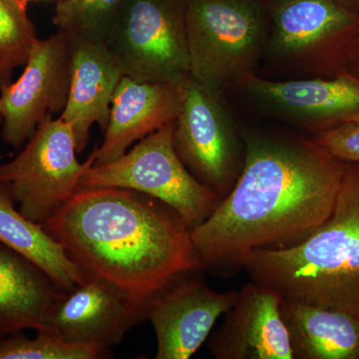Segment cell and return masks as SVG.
<instances>
[{"label":"cell","instance_id":"24","mask_svg":"<svg viewBox=\"0 0 359 359\" xmlns=\"http://www.w3.org/2000/svg\"><path fill=\"white\" fill-rule=\"evenodd\" d=\"M13 70V68H11L2 59H0V88L11 82Z\"/></svg>","mask_w":359,"mask_h":359},{"label":"cell","instance_id":"20","mask_svg":"<svg viewBox=\"0 0 359 359\" xmlns=\"http://www.w3.org/2000/svg\"><path fill=\"white\" fill-rule=\"evenodd\" d=\"M127 0H59L53 25L70 37L106 43Z\"/></svg>","mask_w":359,"mask_h":359},{"label":"cell","instance_id":"13","mask_svg":"<svg viewBox=\"0 0 359 359\" xmlns=\"http://www.w3.org/2000/svg\"><path fill=\"white\" fill-rule=\"evenodd\" d=\"M143 314L122 292L95 276H85L52 306L41 332L68 344L93 346L109 351Z\"/></svg>","mask_w":359,"mask_h":359},{"label":"cell","instance_id":"2","mask_svg":"<svg viewBox=\"0 0 359 359\" xmlns=\"http://www.w3.org/2000/svg\"><path fill=\"white\" fill-rule=\"evenodd\" d=\"M41 226L85 275L119 290L145 320L161 292L203 269L181 217L130 189L79 188Z\"/></svg>","mask_w":359,"mask_h":359},{"label":"cell","instance_id":"22","mask_svg":"<svg viewBox=\"0 0 359 359\" xmlns=\"http://www.w3.org/2000/svg\"><path fill=\"white\" fill-rule=\"evenodd\" d=\"M25 0H0V59L11 68L25 65L39 40Z\"/></svg>","mask_w":359,"mask_h":359},{"label":"cell","instance_id":"1","mask_svg":"<svg viewBox=\"0 0 359 359\" xmlns=\"http://www.w3.org/2000/svg\"><path fill=\"white\" fill-rule=\"evenodd\" d=\"M242 171L191 238L203 269L242 268L250 252L301 243L332 215L347 163L314 139L245 135Z\"/></svg>","mask_w":359,"mask_h":359},{"label":"cell","instance_id":"21","mask_svg":"<svg viewBox=\"0 0 359 359\" xmlns=\"http://www.w3.org/2000/svg\"><path fill=\"white\" fill-rule=\"evenodd\" d=\"M110 358L108 351L68 344L54 335L37 332L33 339L22 332L0 337V359H99Z\"/></svg>","mask_w":359,"mask_h":359},{"label":"cell","instance_id":"30","mask_svg":"<svg viewBox=\"0 0 359 359\" xmlns=\"http://www.w3.org/2000/svg\"><path fill=\"white\" fill-rule=\"evenodd\" d=\"M0 122H2L1 117H0Z\"/></svg>","mask_w":359,"mask_h":359},{"label":"cell","instance_id":"5","mask_svg":"<svg viewBox=\"0 0 359 359\" xmlns=\"http://www.w3.org/2000/svg\"><path fill=\"white\" fill-rule=\"evenodd\" d=\"M186 27L190 76L222 96L256 72L268 13L259 0H188Z\"/></svg>","mask_w":359,"mask_h":359},{"label":"cell","instance_id":"27","mask_svg":"<svg viewBox=\"0 0 359 359\" xmlns=\"http://www.w3.org/2000/svg\"><path fill=\"white\" fill-rule=\"evenodd\" d=\"M346 122H353L356 123V124H359V112L355 113V114L351 116Z\"/></svg>","mask_w":359,"mask_h":359},{"label":"cell","instance_id":"7","mask_svg":"<svg viewBox=\"0 0 359 359\" xmlns=\"http://www.w3.org/2000/svg\"><path fill=\"white\" fill-rule=\"evenodd\" d=\"M188 0H127L106 46L124 76L151 83H182L190 76Z\"/></svg>","mask_w":359,"mask_h":359},{"label":"cell","instance_id":"14","mask_svg":"<svg viewBox=\"0 0 359 359\" xmlns=\"http://www.w3.org/2000/svg\"><path fill=\"white\" fill-rule=\"evenodd\" d=\"M282 295L252 282L238 292L208 347L217 359H294L280 313Z\"/></svg>","mask_w":359,"mask_h":359},{"label":"cell","instance_id":"15","mask_svg":"<svg viewBox=\"0 0 359 359\" xmlns=\"http://www.w3.org/2000/svg\"><path fill=\"white\" fill-rule=\"evenodd\" d=\"M184 82L151 83L123 76L113 96L102 144L90 155L92 166L118 159L137 142L175 121L183 105Z\"/></svg>","mask_w":359,"mask_h":359},{"label":"cell","instance_id":"18","mask_svg":"<svg viewBox=\"0 0 359 359\" xmlns=\"http://www.w3.org/2000/svg\"><path fill=\"white\" fill-rule=\"evenodd\" d=\"M294 359H359V314L282 297Z\"/></svg>","mask_w":359,"mask_h":359},{"label":"cell","instance_id":"26","mask_svg":"<svg viewBox=\"0 0 359 359\" xmlns=\"http://www.w3.org/2000/svg\"><path fill=\"white\" fill-rule=\"evenodd\" d=\"M334 1L353 13H359V0H334Z\"/></svg>","mask_w":359,"mask_h":359},{"label":"cell","instance_id":"19","mask_svg":"<svg viewBox=\"0 0 359 359\" xmlns=\"http://www.w3.org/2000/svg\"><path fill=\"white\" fill-rule=\"evenodd\" d=\"M0 243L39 266L65 292L83 282L85 273L41 224L25 218L0 183Z\"/></svg>","mask_w":359,"mask_h":359},{"label":"cell","instance_id":"23","mask_svg":"<svg viewBox=\"0 0 359 359\" xmlns=\"http://www.w3.org/2000/svg\"><path fill=\"white\" fill-rule=\"evenodd\" d=\"M313 139L334 157L359 165V124L341 123L316 134Z\"/></svg>","mask_w":359,"mask_h":359},{"label":"cell","instance_id":"8","mask_svg":"<svg viewBox=\"0 0 359 359\" xmlns=\"http://www.w3.org/2000/svg\"><path fill=\"white\" fill-rule=\"evenodd\" d=\"M76 154L70 125L49 117L18 157L0 165V183L25 218L43 224L79 190L80 178L93 160L80 164Z\"/></svg>","mask_w":359,"mask_h":359},{"label":"cell","instance_id":"29","mask_svg":"<svg viewBox=\"0 0 359 359\" xmlns=\"http://www.w3.org/2000/svg\"><path fill=\"white\" fill-rule=\"evenodd\" d=\"M28 1H39V0H25V2Z\"/></svg>","mask_w":359,"mask_h":359},{"label":"cell","instance_id":"9","mask_svg":"<svg viewBox=\"0 0 359 359\" xmlns=\"http://www.w3.org/2000/svg\"><path fill=\"white\" fill-rule=\"evenodd\" d=\"M175 120V151L188 171L221 199L231 192L245 159L233 120L222 96L189 76Z\"/></svg>","mask_w":359,"mask_h":359},{"label":"cell","instance_id":"3","mask_svg":"<svg viewBox=\"0 0 359 359\" xmlns=\"http://www.w3.org/2000/svg\"><path fill=\"white\" fill-rule=\"evenodd\" d=\"M346 163L327 221L299 244L250 252L242 268L283 297L359 314V165Z\"/></svg>","mask_w":359,"mask_h":359},{"label":"cell","instance_id":"6","mask_svg":"<svg viewBox=\"0 0 359 359\" xmlns=\"http://www.w3.org/2000/svg\"><path fill=\"white\" fill-rule=\"evenodd\" d=\"M175 121L137 142L124 155L107 164H89L79 188L130 189L169 205L190 230L218 207L221 198L200 183L175 151Z\"/></svg>","mask_w":359,"mask_h":359},{"label":"cell","instance_id":"17","mask_svg":"<svg viewBox=\"0 0 359 359\" xmlns=\"http://www.w3.org/2000/svg\"><path fill=\"white\" fill-rule=\"evenodd\" d=\"M65 292L39 266L0 243V337L43 330Z\"/></svg>","mask_w":359,"mask_h":359},{"label":"cell","instance_id":"4","mask_svg":"<svg viewBox=\"0 0 359 359\" xmlns=\"http://www.w3.org/2000/svg\"><path fill=\"white\" fill-rule=\"evenodd\" d=\"M262 60L294 78H330L349 68L359 13L334 0H271Z\"/></svg>","mask_w":359,"mask_h":359},{"label":"cell","instance_id":"28","mask_svg":"<svg viewBox=\"0 0 359 359\" xmlns=\"http://www.w3.org/2000/svg\"><path fill=\"white\" fill-rule=\"evenodd\" d=\"M351 71H353L354 73H356V74L358 75L359 76V69H356V70H351Z\"/></svg>","mask_w":359,"mask_h":359},{"label":"cell","instance_id":"10","mask_svg":"<svg viewBox=\"0 0 359 359\" xmlns=\"http://www.w3.org/2000/svg\"><path fill=\"white\" fill-rule=\"evenodd\" d=\"M72 42L62 32L37 40L15 82L0 88L2 138L13 148L32 139L39 125L62 112L71 81Z\"/></svg>","mask_w":359,"mask_h":359},{"label":"cell","instance_id":"11","mask_svg":"<svg viewBox=\"0 0 359 359\" xmlns=\"http://www.w3.org/2000/svg\"><path fill=\"white\" fill-rule=\"evenodd\" d=\"M236 89L262 109L314 135L359 112V76L347 70L334 77L271 80L250 73Z\"/></svg>","mask_w":359,"mask_h":359},{"label":"cell","instance_id":"16","mask_svg":"<svg viewBox=\"0 0 359 359\" xmlns=\"http://www.w3.org/2000/svg\"><path fill=\"white\" fill-rule=\"evenodd\" d=\"M70 39V88L59 118L70 125L77 153H81L88 144L92 125L97 123L103 133L107 128L113 96L124 74L105 44Z\"/></svg>","mask_w":359,"mask_h":359},{"label":"cell","instance_id":"25","mask_svg":"<svg viewBox=\"0 0 359 359\" xmlns=\"http://www.w3.org/2000/svg\"><path fill=\"white\" fill-rule=\"evenodd\" d=\"M349 68L351 70L359 69V34L354 41L353 49H351Z\"/></svg>","mask_w":359,"mask_h":359},{"label":"cell","instance_id":"12","mask_svg":"<svg viewBox=\"0 0 359 359\" xmlns=\"http://www.w3.org/2000/svg\"><path fill=\"white\" fill-rule=\"evenodd\" d=\"M193 273L178 278L149 306L147 320L154 327L157 359L190 358L219 318L237 302L238 292H216Z\"/></svg>","mask_w":359,"mask_h":359}]
</instances>
